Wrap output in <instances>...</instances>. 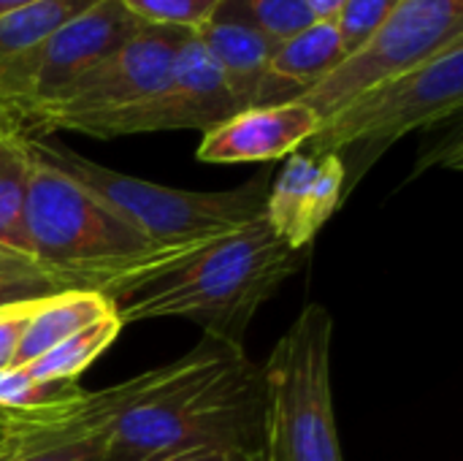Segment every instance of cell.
Segmentation results:
<instances>
[{
  "label": "cell",
  "mask_w": 463,
  "mask_h": 461,
  "mask_svg": "<svg viewBox=\"0 0 463 461\" xmlns=\"http://www.w3.org/2000/svg\"><path fill=\"white\" fill-rule=\"evenodd\" d=\"M463 106V38L423 65L380 82L320 120L304 144L309 155H336L345 166V198L369 168L412 130L445 122Z\"/></svg>",
  "instance_id": "cell-6"
},
{
  "label": "cell",
  "mask_w": 463,
  "mask_h": 461,
  "mask_svg": "<svg viewBox=\"0 0 463 461\" xmlns=\"http://www.w3.org/2000/svg\"><path fill=\"white\" fill-rule=\"evenodd\" d=\"M122 5L144 24L201 30L220 8V0H122Z\"/></svg>",
  "instance_id": "cell-23"
},
{
  "label": "cell",
  "mask_w": 463,
  "mask_h": 461,
  "mask_svg": "<svg viewBox=\"0 0 463 461\" xmlns=\"http://www.w3.org/2000/svg\"><path fill=\"white\" fill-rule=\"evenodd\" d=\"M160 461H244L239 456H231V454H182V456H171V459H160Z\"/></svg>",
  "instance_id": "cell-26"
},
{
  "label": "cell",
  "mask_w": 463,
  "mask_h": 461,
  "mask_svg": "<svg viewBox=\"0 0 463 461\" xmlns=\"http://www.w3.org/2000/svg\"><path fill=\"white\" fill-rule=\"evenodd\" d=\"M195 38L217 65L239 111L252 106H269V60L274 54L277 41H271L252 24L231 19H209L201 30H195Z\"/></svg>",
  "instance_id": "cell-13"
},
{
  "label": "cell",
  "mask_w": 463,
  "mask_h": 461,
  "mask_svg": "<svg viewBox=\"0 0 463 461\" xmlns=\"http://www.w3.org/2000/svg\"><path fill=\"white\" fill-rule=\"evenodd\" d=\"M98 0H35L0 14V65L19 57L65 22L90 11Z\"/></svg>",
  "instance_id": "cell-19"
},
{
  "label": "cell",
  "mask_w": 463,
  "mask_h": 461,
  "mask_svg": "<svg viewBox=\"0 0 463 461\" xmlns=\"http://www.w3.org/2000/svg\"><path fill=\"white\" fill-rule=\"evenodd\" d=\"M317 125L320 117L298 101L241 109L203 133L195 158L203 163H271L298 152Z\"/></svg>",
  "instance_id": "cell-12"
},
{
  "label": "cell",
  "mask_w": 463,
  "mask_h": 461,
  "mask_svg": "<svg viewBox=\"0 0 463 461\" xmlns=\"http://www.w3.org/2000/svg\"><path fill=\"white\" fill-rule=\"evenodd\" d=\"M122 329H125L122 321L117 318V312H111L90 323L87 329L76 331L73 337L62 340L60 345L49 348L46 353H41L38 359H33L19 370L46 383H79L81 372L111 348V342L119 337Z\"/></svg>",
  "instance_id": "cell-18"
},
{
  "label": "cell",
  "mask_w": 463,
  "mask_h": 461,
  "mask_svg": "<svg viewBox=\"0 0 463 461\" xmlns=\"http://www.w3.org/2000/svg\"><path fill=\"white\" fill-rule=\"evenodd\" d=\"M106 459L231 454L258 461L263 380L244 348L203 337L182 359L100 391Z\"/></svg>",
  "instance_id": "cell-1"
},
{
  "label": "cell",
  "mask_w": 463,
  "mask_h": 461,
  "mask_svg": "<svg viewBox=\"0 0 463 461\" xmlns=\"http://www.w3.org/2000/svg\"><path fill=\"white\" fill-rule=\"evenodd\" d=\"M111 312H114L111 299L103 296L100 291H87V288L62 291V293L38 299L24 321L14 367L30 364L49 348L60 345L62 340L73 337L76 331L87 329L90 323Z\"/></svg>",
  "instance_id": "cell-16"
},
{
  "label": "cell",
  "mask_w": 463,
  "mask_h": 461,
  "mask_svg": "<svg viewBox=\"0 0 463 461\" xmlns=\"http://www.w3.org/2000/svg\"><path fill=\"white\" fill-rule=\"evenodd\" d=\"M402 0H345L336 14V30L345 57L358 49L399 5Z\"/></svg>",
  "instance_id": "cell-24"
},
{
  "label": "cell",
  "mask_w": 463,
  "mask_h": 461,
  "mask_svg": "<svg viewBox=\"0 0 463 461\" xmlns=\"http://www.w3.org/2000/svg\"><path fill=\"white\" fill-rule=\"evenodd\" d=\"M76 288L92 291L76 274L52 269L27 253L0 247V307L19 304V302H38L62 291H76Z\"/></svg>",
  "instance_id": "cell-20"
},
{
  "label": "cell",
  "mask_w": 463,
  "mask_h": 461,
  "mask_svg": "<svg viewBox=\"0 0 463 461\" xmlns=\"http://www.w3.org/2000/svg\"><path fill=\"white\" fill-rule=\"evenodd\" d=\"M27 174L30 155L24 149L22 136H0V247L16 253H27L22 234Z\"/></svg>",
  "instance_id": "cell-21"
},
{
  "label": "cell",
  "mask_w": 463,
  "mask_h": 461,
  "mask_svg": "<svg viewBox=\"0 0 463 461\" xmlns=\"http://www.w3.org/2000/svg\"><path fill=\"white\" fill-rule=\"evenodd\" d=\"M345 201V166L336 155H288L279 177L271 179L263 217L290 250H309L320 228Z\"/></svg>",
  "instance_id": "cell-11"
},
{
  "label": "cell",
  "mask_w": 463,
  "mask_h": 461,
  "mask_svg": "<svg viewBox=\"0 0 463 461\" xmlns=\"http://www.w3.org/2000/svg\"><path fill=\"white\" fill-rule=\"evenodd\" d=\"M345 60L336 22H312L296 35L279 41L269 60V106L298 101L312 84L328 76Z\"/></svg>",
  "instance_id": "cell-15"
},
{
  "label": "cell",
  "mask_w": 463,
  "mask_h": 461,
  "mask_svg": "<svg viewBox=\"0 0 463 461\" xmlns=\"http://www.w3.org/2000/svg\"><path fill=\"white\" fill-rule=\"evenodd\" d=\"M461 38L463 0H402L396 11L328 76L312 84L298 103L326 120L355 95L423 65Z\"/></svg>",
  "instance_id": "cell-8"
},
{
  "label": "cell",
  "mask_w": 463,
  "mask_h": 461,
  "mask_svg": "<svg viewBox=\"0 0 463 461\" xmlns=\"http://www.w3.org/2000/svg\"><path fill=\"white\" fill-rule=\"evenodd\" d=\"M193 30L144 24L87 73L54 92L30 120L24 139H43L62 130L71 120L114 111L146 98L171 73Z\"/></svg>",
  "instance_id": "cell-9"
},
{
  "label": "cell",
  "mask_w": 463,
  "mask_h": 461,
  "mask_svg": "<svg viewBox=\"0 0 463 461\" xmlns=\"http://www.w3.org/2000/svg\"><path fill=\"white\" fill-rule=\"evenodd\" d=\"M334 321L307 304L260 367L263 413L258 461H345L331 389Z\"/></svg>",
  "instance_id": "cell-5"
},
{
  "label": "cell",
  "mask_w": 463,
  "mask_h": 461,
  "mask_svg": "<svg viewBox=\"0 0 463 461\" xmlns=\"http://www.w3.org/2000/svg\"><path fill=\"white\" fill-rule=\"evenodd\" d=\"M79 383H46L19 367L0 370V418L16 424H52L68 418L87 402Z\"/></svg>",
  "instance_id": "cell-17"
},
{
  "label": "cell",
  "mask_w": 463,
  "mask_h": 461,
  "mask_svg": "<svg viewBox=\"0 0 463 461\" xmlns=\"http://www.w3.org/2000/svg\"><path fill=\"white\" fill-rule=\"evenodd\" d=\"M342 3L345 0H304V5L309 8V14H312L315 22H331V19H336Z\"/></svg>",
  "instance_id": "cell-25"
},
{
  "label": "cell",
  "mask_w": 463,
  "mask_h": 461,
  "mask_svg": "<svg viewBox=\"0 0 463 461\" xmlns=\"http://www.w3.org/2000/svg\"><path fill=\"white\" fill-rule=\"evenodd\" d=\"M144 27L122 0H98L90 11L0 65V136H27L33 114L73 79Z\"/></svg>",
  "instance_id": "cell-7"
},
{
  "label": "cell",
  "mask_w": 463,
  "mask_h": 461,
  "mask_svg": "<svg viewBox=\"0 0 463 461\" xmlns=\"http://www.w3.org/2000/svg\"><path fill=\"white\" fill-rule=\"evenodd\" d=\"M106 459V402L90 394L68 418L19 427L0 461H103Z\"/></svg>",
  "instance_id": "cell-14"
},
{
  "label": "cell",
  "mask_w": 463,
  "mask_h": 461,
  "mask_svg": "<svg viewBox=\"0 0 463 461\" xmlns=\"http://www.w3.org/2000/svg\"><path fill=\"white\" fill-rule=\"evenodd\" d=\"M30 3H35V0H0V14L14 11V8H22V5H30Z\"/></svg>",
  "instance_id": "cell-28"
},
{
  "label": "cell",
  "mask_w": 463,
  "mask_h": 461,
  "mask_svg": "<svg viewBox=\"0 0 463 461\" xmlns=\"http://www.w3.org/2000/svg\"><path fill=\"white\" fill-rule=\"evenodd\" d=\"M19 427H27V424H16V421H5V418H0V451L11 443V437L16 435V429Z\"/></svg>",
  "instance_id": "cell-27"
},
{
  "label": "cell",
  "mask_w": 463,
  "mask_h": 461,
  "mask_svg": "<svg viewBox=\"0 0 463 461\" xmlns=\"http://www.w3.org/2000/svg\"><path fill=\"white\" fill-rule=\"evenodd\" d=\"M239 106L231 98L217 65L212 62L209 52L201 41L193 38L179 52L171 73L165 82L152 90L146 98L103 111L71 120L62 130L95 136V139H117V136H136V133H157V130H212Z\"/></svg>",
  "instance_id": "cell-10"
},
{
  "label": "cell",
  "mask_w": 463,
  "mask_h": 461,
  "mask_svg": "<svg viewBox=\"0 0 463 461\" xmlns=\"http://www.w3.org/2000/svg\"><path fill=\"white\" fill-rule=\"evenodd\" d=\"M22 234L33 258L81 277L92 291H100L111 302L195 253L152 247L136 226L95 193L33 155Z\"/></svg>",
  "instance_id": "cell-3"
},
{
  "label": "cell",
  "mask_w": 463,
  "mask_h": 461,
  "mask_svg": "<svg viewBox=\"0 0 463 461\" xmlns=\"http://www.w3.org/2000/svg\"><path fill=\"white\" fill-rule=\"evenodd\" d=\"M24 149L35 160L68 174L90 193H95L103 204H109L117 215L136 226L152 247L171 253L198 250L212 239H220L263 217L271 185V177L260 174L233 190L198 193L165 187L157 182H146L141 177L106 168L52 141L49 136L24 139Z\"/></svg>",
  "instance_id": "cell-4"
},
{
  "label": "cell",
  "mask_w": 463,
  "mask_h": 461,
  "mask_svg": "<svg viewBox=\"0 0 463 461\" xmlns=\"http://www.w3.org/2000/svg\"><path fill=\"white\" fill-rule=\"evenodd\" d=\"M212 19L252 24L277 43L315 22L304 0H220V8Z\"/></svg>",
  "instance_id": "cell-22"
},
{
  "label": "cell",
  "mask_w": 463,
  "mask_h": 461,
  "mask_svg": "<svg viewBox=\"0 0 463 461\" xmlns=\"http://www.w3.org/2000/svg\"><path fill=\"white\" fill-rule=\"evenodd\" d=\"M307 261V250H290L258 217L209 245L176 266L117 296L114 312L128 323L155 318H184L203 337L244 348L247 326L263 302Z\"/></svg>",
  "instance_id": "cell-2"
}]
</instances>
